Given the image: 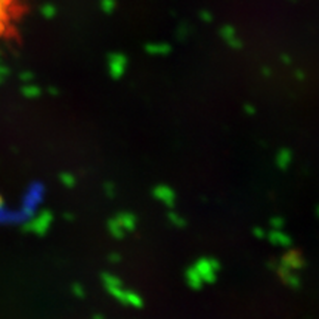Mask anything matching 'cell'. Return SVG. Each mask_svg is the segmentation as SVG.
I'll return each instance as SVG.
<instances>
[{
	"label": "cell",
	"instance_id": "ba28073f",
	"mask_svg": "<svg viewBox=\"0 0 319 319\" xmlns=\"http://www.w3.org/2000/svg\"><path fill=\"white\" fill-rule=\"evenodd\" d=\"M186 282H188V286L191 288H201V286L204 284L202 282V280H201V276L198 275V272L191 268V269H188V272H186Z\"/></svg>",
	"mask_w": 319,
	"mask_h": 319
},
{
	"label": "cell",
	"instance_id": "9a60e30c",
	"mask_svg": "<svg viewBox=\"0 0 319 319\" xmlns=\"http://www.w3.org/2000/svg\"><path fill=\"white\" fill-rule=\"evenodd\" d=\"M72 291L76 292L77 297H84V290L80 287L78 284H74V286H72Z\"/></svg>",
	"mask_w": 319,
	"mask_h": 319
},
{
	"label": "cell",
	"instance_id": "8fae6325",
	"mask_svg": "<svg viewBox=\"0 0 319 319\" xmlns=\"http://www.w3.org/2000/svg\"><path fill=\"white\" fill-rule=\"evenodd\" d=\"M291 158H292V156L288 151H281L276 157V162L281 168H287L290 162H291Z\"/></svg>",
	"mask_w": 319,
	"mask_h": 319
},
{
	"label": "cell",
	"instance_id": "2e32d148",
	"mask_svg": "<svg viewBox=\"0 0 319 319\" xmlns=\"http://www.w3.org/2000/svg\"><path fill=\"white\" fill-rule=\"evenodd\" d=\"M270 224H274V226H275V228H276V230H278V229H280V228H281V226H282V224H284V222H282V220H281V219H274V220H272V222H270Z\"/></svg>",
	"mask_w": 319,
	"mask_h": 319
},
{
	"label": "cell",
	"instance_id": "3957f363",
	"mask_svg": "<svg viewBox=\"0 0 319 319\" xmlns=\"http://www.w3.org/2000/svg\"><path fill=\"white\" fill-rule=\"evenodd\" d=\"M117 300H120L122 303H124V304H130V306H133V308H140L142 306V298L138 296V294H134V292H130V291H124L122 286H118V287H114L111 288V290H108Z\"/></svg>",
	"mask_w": 319,
	"mask_h": 319
},
{
	"label": "cell",
	"instance_id": "e0dca14e",
	"mask_svg": "<svg viewBox=\"0 0 319 319\" xmlns=\"http://www.w3.org/2000/svg\"><path fill=\"white\" fill-rule=\"evenodd\" d=\"M108 191V195H110V196H112V195H114V186H112V185H110V184H108V185H105V192Z\"/></svg>",
	"mask_w": 319,
	"mask_h": 319
},
{
	"label": "cell",
	"instance_id": "9c48e42d",
	"mask_svg": "<svg viewBox=\"0 0 319 319\" xmlns=\"http://www.w3.org/2000/svg\"><path fill=\"white\" fill-rule=\"evenodd\" d=\"M269 236H270V241L278 246H290V238L280 230H274Z\"/></svg>",
	"mask_w": 319,
	"mask_h": 319
},
{
	"label": "cell",
	"instance_id": "5bb4252c",
	"mask_svg": "<svg viewBox=\"0 0 319 319\" xmlns=\"http://www.w3.org/2000/svg\"><path fill=\"white\" fill-rule=\"evenodd\" d=\"M168 219L172 220V224H174V226H179V228L185 226V220H184L179 214H176V213H170V214H168Z\"/></svg>",
	"mask_w": 319,
	"mask_h": 319
},
{
	"label": "cell",
	"instance_id": "ac0fdd59",
	"mask_svg": "<svg viewBox=\"0 0 319 319\" xmlns=\"http://www.w3.org/2000/svg\"><path fill=\"white\" fill-rule=\"evenodd\" d=\"M256 235H257V238H263L262 235H264V232H263L262 229H260V230H258V229H256Z\"/></svg>",
	"mask_w": 319,
	"mask_h": 319
},
{
	"label": "cell",
	"instance_id": "8992f818",
	"mask_svg": "<svg viewBox=\"0 0 319 319\" xmlns=\"http://www.w3.org/2000/svg\"><path fill=\"white\" fill-rule=\"evenodd\" d=\"M302 258L298 257L297 253H294V252H290L284 258H282V264L286 266V268H290V269H297V268H300L302 266Z\"/></svg>",
	"mask_w": 319,
	"mask_h": 319
},
{
	"label": "cell",
	"instance_id": "52a82bcc",
	"mask_svg": "<svg viewBox=\"0 0 319 319\" xmlns=\"http://www.w3.org/2000/svg\"><path fill=\"white\" fill-rule=\"evenodd\" d=\"M118 220V224H122V228L126 230H133L134 229V224H136V220H134V216L133 214H128V213H123V214H118L116 218Z\"/></svg>",
	"mask_w": 319,
	"mask_h": 319
},
{
	"label": "cell",
	"instance_id": "5b68a950",
	"mask_svg": "<svg viewBox=\"0 0 319 319\" xmlns=\"http://www.w3.org/2000/svg\"><path fill=\"white\" fill-rule=\"evenodd\" d=\"M154 195H156V198L161 201L162 204H166V206H173L174 204V200H176V195H174V192L173 190H170L168 186H158V188H156L154 190Z\"/></svg>",
	"mask_w": 319,
	"mask_h": 319
},
{
	"label": "cell",
	"instance_id": "4fadbf2b",
	"mask_svg": "<svg viewBox=\"0 0 319 319\" xmlns=\"http://www.w3.org/2000/svg\"><path fill=\"white\" fill-rule=\"evenodd\" d=\"M61 182L64 184L65 186H68V188L74 186V184H76L74 176H72V174H70V173H62V174H61Z\"/></svg>",
	"mask_w": 319,
	"mask_h": 319
},
{
	"label": "cell",
	"instance_id": "277c9868",
	"mask_svg": "<svg viewBox=\"0 0 319 319\" xmlns=\"http://www.w3.org/2000/svg\"><path fill=\"white\" fill-rule=\"evenodd\" d=\"M52 224V214L48 212H44V213H42L40 216H37L32 222L26 226V230H32L34 234H37V235H44L46 234V230L49 229V226Z\"/></svg>",
	"mask_w": 319,
	"mask_h": 319
},
{
	"label": "cell",
	"instance_id": "7a4b0ae2",
	"mask_svg": "<svg viewBox=\"0 0 319 319\" xmlns=\"http://www.w3.org/2000/svg\"><path fill=\"white\" fill-rule=\"evenodd\" d=\"M219 263L213 258H201L195 263L194 269L198 272L204 284H212L214 282L218 272H219Z\"/></svg>",
	"mask_w": 319,
	"mask_h": 319
},
{
	"label": "cell",
	"instance_id": "6da1fadb",
	"mask_svg": "<svg viewBox=\"0 0 319 319\" xmlns=\"http://www.w3.org/2000/svg\"><path fill=\"white\" fill-rule=\"evenodd\" d=\"M32 0H0V48L20 37Z\"/></svg>",
	"mask_w": 319,
	"mask_h": 319
},
{
	"label": "cell",
	"instance_id": "7c38bea8",
	"mask_svg": "<svg viewBox=\"0 0 319 319\" xmlns=\"http://www.w3.org/2000/svg\"><path fill=\"white\" fill-rule=\"evenodd\" d=\"M281 272H284V274H282V278H284V281L287 282L288 286H292V287H297V286H298V280H297V276H296V275H292L288 269H284V270H281Z\"/></svg>",
	"mask_w": 319,
	"mask_h": 319
},
{
	"label": "cell",
	"instance_id": "d6986e66",
	"mask_svg": "<svg viewBox=\"0 0 319 319\" xmlns=\"http://www.w3.org/2000/svg\"><path fill=\"white\" fill-rule=\"evenodd\" d=\"M94 319H104V318H102V316H95Z\"/></svg>",
	"mask_w": 319,
	"mask_h": 319
},
{
	"label": "cell",
	"instance_id": "30bf717a",
	"mask_svg": "<svg viewBox=\"0 0 319 319\" xmlns=\"http://www.w3.org/2000/svg\"><path fill=\"white\" fill-rule=\"evenodd\" d=\"M108 229H110V232H111L116 238H122V236L124 235V229L122 228V224H118V220H117V219L110 220V224H108Z\"/></svg>",
	"mask_w": 319,
	"mask_h": 319
}]
</instances>
